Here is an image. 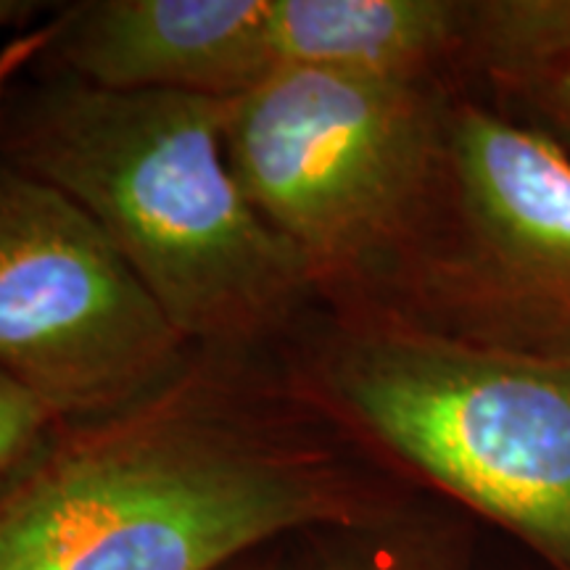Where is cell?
Returning <instances> with one entry per match:
<instances>
[{
  "label": "cell",
  "mask_w": 570,
  "mask_h": 570,
  "mask_svg": "<svg viewBox=\"0 0 570 570\" xmlns=\"http://www.w3.org/2000/svg\"><path fill=\"white\" fill-rule=\"evenodd\" d=\"M233 98L56 82L11 132L9 164L90 214L185 341H230L288 315L309 269L227 159Z\"/></svg>",
  "instance_id": "cell-1"
},
{
  "label": "cell",
  "mask_w": 570,
  "mask_h": 570,
  "mask_svg": "<svg viewBox=\"0 0 570 570\" xmlns=\"http://www.w3.org/2000/svg\"><path fill=\"white\" fill-rule=\"evenodd\" d=\"M449 101L436 80L275 69L233 98L227 159L312 281L367 296L423 223Z\"/></svg>",
  "instance_id": "cell-2"
},
{
  "label": "cell",
  "mask_w": 570,
  "mask_h": 570,
  "mask_svg": "<svg viewBox=\"0 0 570 570\" xmlns=\"http://www.w3.org/2000/svg\"><path fill=\"white\" fill-rule=\"evenodd\" d=\"M341 512L309 465L194 425L104 433L0 497V518L51 570H214Z\"/></svg>",
  "instance_id": "cell-3"
},
{
  "label": "cell",
  "mask_w": 570,
  "mask_h": 570,
  "mask_svg": "<svg viewBox=\"0 0 570 570\" xmlns=\"http://www.w3.org/2000/svg\"><path fill=\"white\" fill-rule=\"evenodd\" d=\"M367 309L460 344L570 365V151L539 125L449 101L415 238Z\"/></svg>",
  "instance_id": "cell-4"
},
{
  "label": "cell",
  "mask_w": 570,
  "mask_h": 570,
  "mask_svg": "<svg viewBox=\"0 0 570 570\" xmlns=\"http://www.w3.org/2000/svg\"><path fill=\"white\" fill-rule=\"evenodd\" d=\"M327 383L383 446L570 570V365L365 309Z\"/></svg>",
  "instance_id": "cell-5"
},
{
  "label": "cell",
  "mask_w": 570,
  "mask_h": 570,
  "mask_svg": "<svg viewBox=\"0 0 570 570\" xmlns=\"http://www.w3.org/2000/svg\"><path fill=\"white\" fill-rule=\"evenodd\" d=\"M185 338L90 214L0 161V370L53 417L140 402Z\"/></svg>",
  "instance_id": "cell-6"
},
{
  "label": "cell",
  "mask_w": 570,
  "mask_h": 570,
  "mask_svg": "<svg viewBox=\"0 0 570 570\" xmlns=\"http://www.w3.org/2000/svg\"><path fill=\"white\" fill-rule=\"evenodd\" d=\"M267 24L269 0H101L53 46L90 88L238 98L275 71Z\"/></svg>",
  "instance_id": "cell-7"
},
{
  "label": "cell",
  "mask_w": 570,
  "mask_h": 570,
  "mask_svg": "<svg viewBox=\"0 0 570 570\" xmlns=\"http://www.w3.org/2000/svg\"><path fill=\"white\" fill-rule=\"evenodd\" d=\"M473 3L454 0H269L275 69H333L436 80L468 59Z\"/></svg>",
  "instance_id": "cell-8"
},
{
  "label": "cell",
  "mask_w": 570,
  "mask_h": 570,
  "mask_svg": "<svg viewBox=\"0 0 570 570\" xmlns=\"http://www.w3.org/2000/svg\"><path fill=\"white\" fill-rule=\"evenodd\" d=\"M468 59L510 98L570 71V0L473 3Z\"/></svg>",
  "instance_id": "cell-9"
},
{
  "label": "cell",
  "mask_w": 570,
  "mask_h": 570,
  "mask_svg": "<svg viewBox=\"0 0 570 570\" xmlns=\"http://www.w3.org/2000/svg\"><path fill=\"white\" fill-rule=\"evenodd\" d=\"M53 420L32 391L0 370V470L30 452Z\"/></svg>",
  "instance_id": "cell-10"
},
{
  "label": "cell",
  "mask_w": 570,
  "mask_h": 570,
  "mask_svg": "<svg viewBox=\"0 0 570 570\" xmlns=\"http://www.w3.org/2000/svg\"><path fill=\"white\" fill-rule=\"evenodd\" d=\"M518 101L531 106V111L547 122V130L552 138H560L562 146L570 151V71L552 77V80L537 85L518 96Z\"/></svg>",
  "instance_id": "cell-11"
},
{
  "label": "cell",
  "mask_w": 570,
  "mask_h": 570,
  "mask_svg": "<svg viewBox=\"0 0 570 570\" xmlns=\"http://www.w3.org/2000/svg\"><path fill=\"white\" fill-rule=\"evenodd\" d=\"M56 32H59V24L38 27V30L19 35V38H13L9 46L0 48V92H3L6 82H9L21 67H27L35 56H40L42 51H48V48L53 46Z\"/></svg>",
  "instance_id": "cell-12"
},
{
  "label": "cell",
  "mask_w": 570,
  "mask_h": 570,
  "mask_svg": "<svg viewBox=\"0 0 570 570\" xmlns=\"http://www.w3.org/2000/svg\"><path fill=\"white\" fill-rule=\"evenodd\" d=\"M0 570H51L48 562L0 518Z\"/></svg>",
  "instance_id": "cell-13"
},
{
  "label": "cell",
  "mask_w": 570,
  "mask_h": 570,
  "mask_svg": "<svg viewBox=\"0 0 570 570\" xmlns=\"http://www.w3.org/2000/svg\"><path fill=\"white\" fill-rule=\"evenodd\" d=\"M35 11L32 3H19V0H0V30L19 24Z\"/></svg>",
  "instance_id": "cell-14"
}]
</instances>
